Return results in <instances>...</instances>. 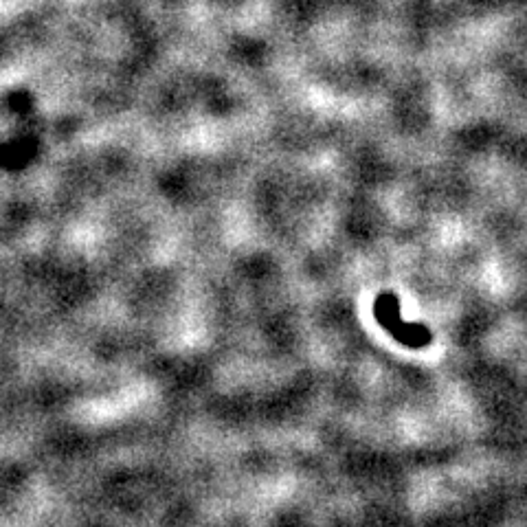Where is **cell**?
<instances>
[{
	"mask_svg": "<svg viewBox=\"0 0 527 527\" xmlns=\"http://www.w3.org/2000/svg\"><path fill=\"white\" fill-rule=\"evenodd\" d=\"M376 317L391 336H396L400 343L409 347H422L431 341V334L420 325H411L400 319L398 312V299L394 295H383L376 304Z\"/></svg>",
	"mask_w": 527,
	"mask_h": 527,
	"instance_id": "6da1fadb",
	"label": "cell"
}]
</instances>
